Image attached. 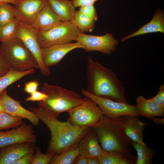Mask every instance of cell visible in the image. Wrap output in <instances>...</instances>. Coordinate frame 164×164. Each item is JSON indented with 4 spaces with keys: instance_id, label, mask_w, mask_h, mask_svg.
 I'll return each mask as SVG.
<instances>
[{
    "instance_id": "obj_1",
    "label": "cell",
    "mask_w": 164,
    "mask_h": 164,
    "mask_svg": "<svg viewBox=\"0 0 164 164\" xmlns=\"http://www.w3.org/2000/svg\"><path fill=\"white\" fill-rule=\"evenodd\" d=\"M50 132L47 153L58 154L68 148L78 143L81 139L92 129L91 126L80 127L74 126L67 120L63 122L41 107L29 106Z\"/></svg>"
},
{
    "instance_id": "obj_2",
    "label": "cell",
    "mask_w": 164,
    "mask_h": 164,
    "mask_svg": "<svg viewBox=\"0 0 164 164\" xmlns=\"http://www.w3.org/2000/svg\"><path fill=\"white\" fill-rule=\"evenodd\" d=\"M88 86L85 90L95 96L115 101L128 103L125 97L123 82L118 79L116 73L110 68L88 58L87 67Z\"/></svg>"
},
{
    "instance_id": "obj_3",
    "label": "cell",
    "mask_w": 164,
    "mask_h": 164,
    "mask_svg": "<svg viewBox=\"0 0 164 164\" xmlns=\"http://www.w3.org/2000/svg\"><path fill=\"white\" fill-rule=\"evenodd\" d=\"M128 116L110 118L103 115L100 121L92 127L100 145L105 152L120 150L130 152L131 141L125 128Z\"/></svg>"
},
{
    "instance_id": "obj_4",
    "label": "cell",
    "mask_w": 164,
    "mask_h": 164,
    "mask_svg": "<svg viewBox=\"0 0 164 164\" xmlns=\"http://www.w3.org/2000/svg\"><path fill=\"white\" fill-rule=\"evenodd\" d=\"M41 91L47 96L44 100L38 101L39 107L50 115L58 118L63 112H68L82 104L84 100L78 93L45 82Z\"/></svg>"
},
{
    "instance_id": "obj_5",
    "label": "cell",
    "mask_w": 164,
    "mask_h": 164,
    "mask_svg": "<svg viewBox=\"0 0 164 164\" xmlns=\"http://www.w3.org/2000/svg\"><path fill=\"white\" fill-rule=\"evenodd\" d=\"M0 53L10 65L19 71L38 69V63L32 53L17 37L2 43Z\"/></svg>"
},
{
    "instance_id": "obj_6",
    "label": "cell",
    "mask_w": 164,
    "mask_h": 164,
    "mask_svg": "<svg viewBox=\"0 0 164 164\" xmlns=\"http://www.w3.org/2000/svg\"><path fill=\"white\" fill-rule=\"evenodd\" d=\"M81 32L71 21L62 22L46 31H37V39L41 49L71 42Z\"/></svg>"
},
{
    "instance_id": "obj_7",
    "label": "cell",
    "mask_w": 164,
    "mask_h": 164,
    "mask_svg": "<svg viewBox=\"0 0 164 164\" xmlns=\"http://www.w3.org/2000/svg\"><path fill=\"white\" fill-rule=\"evenodd\" d=\"M84 98L82 104L68 112V120L75 126L93 127L100 121L103 114L93 100L85 96Z\"/></svg>"
},
{
    "instance_id": "obj_8",
    "label": "cell",
    "mask_w": 164,
    "mask_h": 164,
    "mask_svg": "<svg viewBox=\"0 0 164 164\" xmlns=\"http://www.w3.org/2000/svg\"><path fill=\"white\" fill-rule=\"evenodd\" d=\"M81 93L84 96L95 102L103 114L108 118H116L123 116H140L136 106L95 96L88 93L84 89L81 90Z\"/></svg>"
},
{
    "instance_id": "obj_9",
    "label": "cell",
    "mask_w": 164,
    "mask_h": 164,
    "mask_svg": "<svg viewBox=\"0 0 164 164\" xmlns=\"http://www.w3.org/2000/svg\"><path fill=\"white\" fill-rule=\"evenodd\" d=\"M17 36L22 42L36 58L42 75L49 76L50 74V69L45 66L43 61L41 49L37 40V31L31 25L19 21Z\"/></svg>"
},
{
    "instance_id": "obj_10",
    "label": "cell",
    "mask_w": 164,
    "mask_h": 164,
    "mask_svg": "<svg viewBox=\"0 0 164 164\" xmlns=\"http://www.w3.org/2000/svg\"><path fill=\"white\" fill-rule=\"evenodd\" d=\"M75 41L80 43L86 51H97L108 55L116 50L118 43L113 35L109 33L100 36L81 32Z\"/></svg>"
},
{
    "instance_id": "obj_11",
    "label": "cell",
    "mask_w": 164,
    "mask_h": 164,
    "mask_svg": "<svg viewBox=\"0 0 164 164\" xmlns=\"http://www.w3.org/2000/svg\"><path fill=\"white\" fill-rule=\"evenodd\" d=\"M36 137L32 126L25 123L6 131H0V148L12 144L28 142L36 143Z\"/></svg>"
},
{
    "instance_id": "obj_12",
    "label": "cell",
    "mask_w": 164,
    "mask_h": 164,
    "mask_svg": "<svg viewBox=\"0 0 164 164\" xmlns=\"http://www.w3.org/2000/svg\"><path fill=\"white\" fill-rule=\"evenodd\" d=\"M0 104L3 111L13 116L27 119L33 125H39V119L37 116L33 112L24 108L19 101L10 97L6 89L0 94Z\"/></svg>"
},
{
    "instance_id": "obj_13",
    "label": "cell",
    "mask_w": 164,
    "mask_h": 164,
    "mask_svg": "<svg viewBox=\"0 0 164 164\" xmlns=\"http://www.w3.org/2000/svg\"><path fill=\"white\" fill-rule=\"evenodd\" d=\"M77 48L83 49L82 44L78 42L56 44L42 48V59L45 66L50 68L57 65L67 53Z\"/></svg>"
},
{
    "instance_id": "obj_14",
    "label": "cell",
    "mask_w": 164,
    "mask_h": 164,
    "mask_svg": "<svg viewBox=\"0 0 164 164\" xmlns=\"http://www.w3.org/2000/svg\"><path fill=\"white\" fill-rule=\"evenodd\" d=\"M47 3V0H19L14 5L16 18L19 21L31 25Z\"/></svg>"
},
{
    "instance_id": "obj_15",
    "label": "cell",
    "mask_w": 164,
    "mask_h": 164,
    "mask_svg": "<svg viewBox=\"0 0 164 164\" xmlns=\"http://www.w3.org/2000/svg\"><path fill=\"white\" fill-rule=\"evenodd\" d=\"M35 143L28 142L12 144L0 148V164H13L21 156L35 151Z\"/></svg>"
},
{
    "instance_id": "obj_16",
    "label": "cell",
    "mask_w": 164,
    "mask_h": 164,
    "mask_svg": "<svg viewBox=\"0 0 164 164\" xmlns=\"http://www.w3.org/2000/svg\"><path fill=\"white\" fill-rule=\"evenodd\" d=\"M61 22L47 2L38 13L31 25L37 32H43L52 28Z\"/></svg>"
},
{
    "instance_id": "obj_17",
    "label": "cell",
    "mask_w": 164,
    "mask_h": 164,
    "mask_svg": "<svg viewBox=\"0 0 164 164\" xmlns=\"http://www.w3.org/2000/svg\"><path fill=\"white\" fill-rule=\"evenodd\" d=\"M78 145L79 154L87 158H97L104 151L99 143L93 128L83 137Z\"/></svg>"
},
{
    "instance_id": "obj_18",
    "label": "cell",
    "mask_w": 164,
    "mask_h": 164,
    "mask_svg": "<svg viewBox=\"0 0 164 164\" xmlns=\"http://www.w3.org/2000/svg\"><path fill=\"white\" fill-rule=\"evenodd\" d=\"M97 159L100 164H135L137 157L127 151H104Z\"/></svg>"
},
{
    "instance_id": "obj_19",
    "label": "cell",
    "mask_w": 164,
    "mask_h": 164,
    "mask_svg": "<svg viewBox=\"0 0 164 164\" xmlns=\"http://www.w3.org/2000/svg\"><path fill=\"white\" fill-rule=\"evenodd\" d=\"M136 100L138 112L140 116L149 118L164 116V108L158 105L152 98L147 99L140 95Z\"/></svg>"
},
{
    "instance_id": "obj_20",
    "label": "cell",
    "mask_w": 164,
    "mask_h": 164,
    "mask_svg": "<svg viewBox=\"0 0 164 164\" xmlns=\"http://www.w3.org/2000/svg\"><path fill=\"white\" fill-rule=\"evenodd\" d=\"M164 16L163 12L158 9L152 19L148 23L141 27L133 33L124 37L121 39L123 42L136 36L149 33L161 32H164Z\"/></svg>"
},
{
    "instance_id": "obj_21",
    "label": "cell",
    "mask_w": 164,
    "mask_h": 164,
    "mask_svg": "<svg viewBox=\"0 0 164 164\" xmlns=\"http://www.w3.org/2000/svg\"><path fill=\"white\" fill-rule=\"evenodd\" d=\"M138 117L128 116L125 126V131L131 142L144 144L145 143L143 141V130L149 123H144L140 121Z\"/></svg>"
},
{
    "instance_id": "obj_22",
    "label": "cell",
    "mask_w": 164,
    "mask_h": 164,
    "mask_svg": "<svg viewBox=\"0 0 164 164\" xmlns=\"http://www.w3.org/2000/svg\"><path fill=\"white\" fill-rule=\"evenodd\" d=\"M53 12L62 22L71 21L76 12L70 0H47Z\"/></svg>"
},
{
    "instance_id": "obj_23",
    "label": "cell",
    "mask_w": 164,
    "mask_h": 164,
    "mask_svg": "<svg viewBox=\"0 0 164 164\" xmlns=\"http://www.w3.org/2000/svg\"><path fill=\"white\" fill-rule=\"evenodd\" d=\"M79 154L78 143L62 152L55 154L49 164H73L77 156Z\"/></svg>"
},
{
    "instance_id": "obj_24",
    "label": "cell",
    "mask_w": 164,
    "mask_h": 164,
    "mask_svg": "<svg viewBox=\"0 0 164 164\" xmlns=\"http://www.w3.org/2000/svg\"><path fill=\"white\" fill-rule=\"evenodd\" d=\"M131 145L137 153L135 164H150L152 163L155 153V150L149 148L146 143L142 144L131 142Z\"/></svg>"
},
{
    "instance_id": "obj_25",
    "label": "cell",
    "mask_w": 164,
    "mask_h": 164,
    "mask_svg": "<svg viewBox=\"0 0 164 164\" xmlns=\"http://www.w3.org/2000/svg\"><path fill=\"white\" fill-rule=\"evenodd\" d=\"M35 72V69L23 71H17L11 68L5 75L0 78V94L9 86L23 77Z\"/></svg>"
},
{
    "instance_id": "obj_26",
    "label": "cell",
    "mask_w": 164,
    "mask_h": 164,
    "mask_svg": "<svg viewBox=\"0 0 164 164\" xmlns=\"http://www.w3.org/2000/svg\"><path fill=\"white\" fill-rule=\"evenodd\" d=\"M71 22L81 32H92L95 27L94 21L79 10L76 11Z\"/></svg>"
},
{
    "instance_id": "obj_27",
    "label": "cell",
    "mask_w": 164,
    "mask_h": 164,
    "mask_svg": "<svg viewBox=\"0 0 164 164\" xmlns=\"http://www.w3.org/2000/svg\"><path fill=\"white\" fill-rule=\"evenodd\" d=\"M19 21L16 18L11 22L0 26V41L2 43L17 37Z\"/></svg>"
},
{
    "instance_id": "obj_28",
    "label": "cell",
    "mask_w": 164,
    "mask_h": 164,
    "mask_svg": "<svg viewBox=\"0 0 164 164\" xmlns=\"http://www.w3.org/2000/svg\"><path fill=\"white\" fill-rule=\"evenodd\" d=\"M22 119L2 111L0 113V131L19 127L22 124Z\"/></svg>"
},
{
    "instance_id": "obj_29",
    "label": "cell",
    "mask_w": 164,
    "mask_h": 164,
    "mask_svg": "<svg viewBox=\"0 0 164 164\" xmlns=\"http://www.w3.org/2000/svg\"><path fill=\"white\" fill-rule=\"evenodd\" d=\"M15 6L9 3L0 4V26L4 25L16 18Z\"/></svg>"
},
{
    "instance_id": "obj_30",
    "label": "cell",
    "mask_w": 164,
    "mask_h": 164,
    "mask_svg": "<svg viewBox=\"0 0 164 164\" xmlns=\"http://www.w3.org/2000/svg\"><path fill=\"white\" fill-rule=\"evenodd\" d=\"M35 155L31 164H49L52 158L55 154L53 153L43 154L40 149L36 148Z\"/></svg>"
},
{
    "instance_id": "obj_31",
    "label": "cell",
    "mask_w": 164,
    "mask_h": 164,
    "mask_svg": "<svg viewBox=\"0 0 164 164\" xmlns=\"http://www.w3.org/2000/svg\"><path fill=\"white\" fill-rule=\"evenodd\" d=\"M79 11L94 21L97 20V16L94 4L80 7Z\"/></svg>"
},
{
    "instance_id": "obj_32",
    "label": "cell",
    "mask_w": 164,
    "mask_h": 164,
    "mask_svg": "<svg viewBox=\"0 0 164 164\" xmlns=\"http://www.w3.org/2000/svg\"><path fill=\"white\" fill-rule=\"evenodd\" d=\"M11 68L9 62L0 53V78L6 74Z\"/></svg>"
},
{
    "instance_id": "obj_33",
    "label": "cell",
    "mask_w": 164,
    "mask_h": 164,
    "mask_svg": "<svg viewBox=\"0 0 164 164\" xmlns=\"http://www.w3.org/2000/svg\"><path fill=\"white\" fill-rule=\"evenodd\" d=\"M35 151H33L25 154L15 161L13 164H31Z\"/></svg>"
},
{
    "instance_id": "obj_34",
    "label": "cell",
    "mask_w": 164,
    "mask_h": 164,
    "mask_svg": "<svg viewBox=\"0 0 164 164\" xmlns=\"http://www.w3.org/2000/svg\"><path fill=\"white\" fill-rule=\"evenodd\" d=\"M152 98L158 105L162 108H164V84L159 87L157 94Z\"/></svg>"
},
{
    "instance_id": "obj_35",
    "label": "cell",
    "mask_w": 164,
    "mask_h": 164,
    "mask_svg": "<svg viewBox=\"0 0 164 164\" xmlns=\"http://www.w3.org/2000/svg\"><path fill=\"white\" fill-rule=\"evenodd\" d=\"M47 97L46 94L42 92L36 91L30 94V96L25 99L26 101H39L45 99Z\"/></svg>"
},
{
    "instance_id": "obj_36",
    "label": "cell",
    "mask_w": 164,
    "mask_h": 164,
    "mask_svg": "<svg viewBox=\"0 0 164 164\" xmlns=\"http://www.w3.org/2000/svg\"><path fill=\"white\" fill-rule=\"evenodd\" d=\"M39 85V83L36 80L30 81L25 84L24 90L26 92L31 94L37 91Z\"/></svg>"
},
{
    "instance_id": "obj_37",
    "label": "cell",
    "mask_w": 164,
    "mask_h": 164,
    "mask_svg": "<svg viewBox=\"0 0 164 164\" xmlns=\"http://www.w3.org/2000/svg\"><path fill=\"white\" fill-rule=\"evenodd\" d=\"M98 0H73L72 2L75 8L94 4Z\"/></svg>"
},
{
    "instance_id": "obj_38",
    "label": "cell",
    "mask_w": 164,
    "mask_h": 164,
    "mask_svg": "<svg viewBox=\"0 0 164 164\" xmlns=\"http://www.w3.org/2000/svg\"><path fill=\"white\" fill-rule=\"evenodd\" d=\"M73 164H87V158L79 154L74 159Z\"/></svg>"
},
{
    "instance_id": "obj_39",
    "label": "cell",
    "mask_w": 164,
    "mask_h": 164,
    "mask_svg": "<svg viewBox=\"0 0 164 164\" xmlns=\"http://www.w3.org/2000/svg\"><path fill=\"white\" fill-rule=\"evenodd\" d=\"M87 164H100L97 158L90 157L87 158Z\"/></svg>"
},
{
    "instance_id": "obj_40",
    "label": "cell",
    "mask_w": 164,
    "mask_h": 164,
    "mask_svg": "<svg viewBox=\"0 0 164 164\" xmlns=\"http://www.w3.org/2000/svg\"><path fill=\"white\" fill-rule=\"evenodd\" d=\"M152 120L154 123L157 124H164V118H158L155 117L152 118Z\"/></svg>"
},
{
    "instance_id": "obj_41",
    "label": "cell",
    "mask_w": 164,
    "mask_h": 164,
    "mask_svg": "<svg viewBox=\"0 0 164 164\" xmlns=\"http://www.w3.org/2000/svg\"><path fill=\"white\" fill-rule=\"evenodd\" d=\"M19 0H0V4L5 3H9L15 5L17 3Z\"/></svg>"
},
{
    "instance_id": "obj_42",
    "label": "cell",
    "mask_w": 164,
    "mask_h": 164,
    "mask_svg": "<svg viewBox=\"0 0 164 164\" xmlns=\"http://www.w3.org/2000/svg\"><path fill=\"white\" fill-rule=\"evenodd\" d=\"M2 111V107L0 104V113Z\"/></svg>"
}]
</instances>
